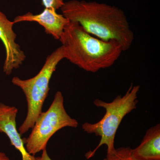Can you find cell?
<instances>
[{
    "label": "cell",
    "mask_w": 160,
    "mask_h": 160,
    "mask_svg": "<svg viewBox=\"0 0 160 160\" xmlns=\"http://www.w3.org/2000/svg\"><path fill=\"white\" fill-rule=\"evenodd\" d=\"M59 40L65 58L92 73L113 66L123 52L117 41L94 37L74 22H70L66 26Z\"/></svg>",
    "instance_id": "cell-2"
},
{
    "label": "cell",
    "mask_w": 160,
    "mask_h": 160,
    "mask_svg": "<svg viewBox=\"0 0 160 160\" xmlns=\"http://www.w3.org/2000/svg\"><path fill=\"white\" fill-rule=\"evenodd\" d=\"M0 160H10L9 158L4 152H0Z\"/></svg>",
    "instance_id": "cell-13"
},
{
    "label": "cell",
    "mask_w": 160,
    "mask_h": 160,
    "mask_svg": "<svg viewBox=\"0 0 160 160\" xmlns=\"http://www.w3.org/2000/svg\"><path fill=\"white\" fill-rule=\"evenodd\" d=\"M18 109L15 106L0 102V132L6 134L11 145L21 153L22 156L28 153L24 141L17 128L16 118Z\"/></svg>",
    "instance_id": "cell-8"
},
{
    "label": "cell",
    "mask_w": 160,
    "mask_h": 160,
    "mask_svg": "<svg viewBox=\"0 0 160 160\" xmlns=\"http://www.w3.org/2000/svg\"><path fill=\"white\" fill-rule=\"evenodd\" d=\"M140 86L132 84L123 96L118 95L110 102H106L98 99L93 104L98 107L105 109L106 113L97 122H86L82 126L84 131L89 134H94L101 138L98 145L92 151L86 154L87 159L92 158L101 146H107V154L114 152V140L119 126L124 117L137 108L138 95Z\"/></svg>",
    "instance_id": "cell-3"
},
{
    "label": "cell",
    "mask_w": 160,
    "mask_h": 160,
    "mask_svg": "<svg viewBox=\"0 0 160 160\" xmlns=\"http://www.w3.org/2000/svg\"><path fill=\"white\" fill-rule=\"evenodd\" d=\"M132 156L139 160H160V125L149 128L139 145L132 149Z\"/></svg>",
    "instance_id": "cell-9"
},
{
    "label": "cell",
    "mask_w": 160,
    "mask_h": 160,
    "mask_svg": "<svg viewBox=\"0 0 160 160\" xmlns=\"http://www.w3.org/2000/svg\"><path fill=\"white\" fill-rule=\"evenodd\" d=\"M42 5L45 8L57 10L61 9L64 5V0H42Z\"/></svg>",
    "instance_id": "cell-11"
},
{
    "label": "cell",
    "mask_w": 160,
    "mask_h": 160,
    "mask_svg": "<svg viewBox=\"0 0 160 160\" xmlns=\"http://www.w3.org/2000/svg\"><path fill=\"white\" fill-rule=\"evenodd\" d=\"M70 22L78 23L88 33L103 41L115 40L122 47L129 49L134 34L122 9L114 6L95 2L71 0L61 8Z\"/></svg>",
    "instance_id": "cell-1"
},
{
    "label": "cell",
    "mask_w": 160,
    "mask_h": 160,
    "mask_svg": "<svg viewBox=\"0 0 160 160\" xmlns=\"http://www.w3.org/2000/svg\"><path fill=\"white\" fill-rule=\"evenodd\" d=\"M35 22L44 27L45 32L59 40L66 26L70 21L63 14H58L53 9L45 8L41 13L33 14L30 12L16 17L14 24L21 22Z\"/></svg>",
    "instance_id": "cell-7"
},
{
    "label": "cell",
    "mask_w": 160,
    "mask_h": 160,
    "mask_svg": "<svg viewBox=\"0 0 160 160\" xmlns=\"http://www.w3.org/2000/svg\"><path fill=\"white\" fill-rule=\"evenodd\" d=\"M42 152V155L40 157H35L36 160H52L49 157V155L47 153L46 149L43 150Z\"/></svg>",
    "instance_id": "cell-12"
},
{
    "label": "cell",
    "mask_w": 160,
    "mask_h": 160,
    "mask_svg": "<svg viewBox=\"0 0 160 160\" xmlns=\"http://www.w3.org/2000/svg\"><path fill=\"white\" fill-rule=\"evenodd\" d=\"M104 160H139L135 158L129 147H121L116 149L114 152L107 154Z\"/></svg>",
    "instance_id": "cell-10"
},
{
    "label": "cell",
    "mask_w": 160,
    "mask_h": 160,
    "mask_svg": "<svg viewBox=\"0 0 160 160\" xmlns=\"http://www.w3.org/2000/svg\"><path fill=\"white\" fill-rule=\"evenodd\" d=\"M63 59H65L64 48L61 46L47 57L42 69L33 78L26 80L17 77L12 78V84L19 87L24 92L28 107L26 118L19 128L21 136L32 128L42 112L43 104L49 93L52 76L58 64Z\"/></svg>",
    "instance_id": "cell-4"
},
{
    "label": "cell",
    "mask_w": 160,
    "mask_h": 160,
    "mask_svg": "<svg viewBox=\"0 0 160 160\" xmlns=\"http://www.w3.org/2000/svg\"><path fill=\"white\" fill-rule=\"evenodd\" d=\"M78 121L67 113L64 105V97L58 91L49 109L41 112L35 122L30 134L23 140L25 148L29 154L34 156L46 149L50 138L65 127L76 128Z\"/></svg>",
    "instance_id": "cell-5"
},
{
    "label": "cell",
    "mask_w": 160,
    "mask_h": 160,
    "mask_svg": "<svg viewBox=\"0 0 160 160\" xmlns=\"http://www.w3.org/2000/svg\"><path fill=\"white\" fill-rule=\"evenodd\" d=\"M14 24L0 11V40L6 51L3 72L6 75H10L14 69L19 68L26 58L24 52L16 42L17 34L13 30Z\"/></svg>",
    "instance_id": "cell-6"
}]
</instances>
